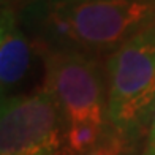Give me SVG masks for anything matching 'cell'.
Wrapping results in <instances>:
<instances>
[{
  "label": "cell",
  "instance_id": "cell-1",
  "mask_svg": "<svg viewBox=\"0 0 155 155\" xmlns=\"http://www.w3.org/2000/svg\"><path fill=\"white\" fill-rule=\"evenodd\" d=\"M155 24V0H84L51 3L43 19L48 49L112 54Z\"/></svg>",
  "mask_w": 155,
  "mask_h": 155
},
{
  "label": "cell",
  "instance_id": "cell-2",
  "mask_svg": "<svg viewBox=\"0 0 155 155\" xmlns=\"http://www.w3.org/2000/svg\"><path fill=\"white\" fill-rule=\"evenodd\" d=\"M45 86L54 94L65 124L60 155H84L112 130L108 117L106 76L94 55L46 49Z\"/></svg>",
  "mask_w": 155,
  "mask_h": 155
},
{
  "label": "cell",
  "instance_id": "cell-3",
  "mask_svg": "<svg viewBox=\"0 0 155 155\" xmlns=\"http://www.w3.org/2000/svg\"><path fill=\"white\" fill-rule=\"evenodd\" d=\"M106 89L111 127L139 143L155 117V24L109 54Z\"/></svg>",
  "mask_w": 155,
  "mask_h": 155
},
{
  "label": "cell",
  "instance_id": "cell-4",
  "mask_svg": "<svg viewBox=\"0 0 155 155\" xmlns=\"http://www.w3.org/2000/svg\"><path fill=\"white\" fill-rule=\"evenodd\" d=\"M63 136L60 106L46 86L2 98L0 155H60Z\"/></svg>",
  "mask_w": 155,
  "mask_h": 155
},
{
  "label": "cell",
  "instance_id": "cell-5",
  "mask_svg": "<svg viewBox=\"0 0 155 155\" xmlns=\"http://www.w3.org/2000/svg\"><path fill=\"white\" fill-rule=\"evenodd\" d=\"M32 65V46L21 29L8 2H2L0 15V92L2 98L15 95Z\"/></svg>",
  "mask_w": 155,
  "mask_h": 155
},
{
  "label": "cell",
  "instance_id": "cell-6",
  "mask_svg": "<svg viewBox=\"0 0 155 155\" xmlns=\"http://www.w3.org/2000/svg\"><path fill=\"white\" fill-rule=\"evenodd\" d=\"M138 143L127 139L119 131L112 128L97 146H94L90 150L84 155H135Z\"/></svg>",
  "mask_w": 155,
  "mask_h": 155
},
{
  "label": "cell",
  "instance_id": "cell-7",
  "mask_svg": "<svg viewBox=\"0 0 155 155\" xmlns=\"http://www.w3.org/2000/svg\"><path fill=\"white\" fill-rule=\"evenodd\" d=\"M138 155H155V117L149 127V130H147L143 147H141V152Z\"/></svg>",
  "mask_w": 155,
  "mask_h": 155
},
{
  "label": "cell",
  "instance_id": "cell-8",
  "mask_svg": "<svg viewBox=\"0 0 155 155\" xmlns=\"http://www.w3.org/2000/svg\"><path fill=\"white\" fill-rule=\"evenodd\" d=\"M51 3H59V5H65V3H78V2H84V0H49Z\"/></svg>",
  "mask_w": 155,
  "mask_h": 155
},
{
  "label": "cell",
  "instance_id": "cell-9",
  "mask_svg": "<svg viewBox=\"0 0 155 155\" xmlns=\"http://www.w3.org/2000/svg\"><path fill=\"white\" fill-rule=\"evenodd\" d=\"M2 2H10V0H2Z\"/></svg>",
  "mask_w": 155,
  "mask_h": 155
}]
</instances>
